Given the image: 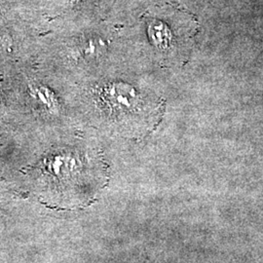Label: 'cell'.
<instances>
[{
  "label": "cell",
  "instance_id": "1",
  "mask_svg": "<svg viewBox=\"0 0 263 263\" xmlns=\"http://www.w3.org/2000/svg\"><path fill=\"white\" fill-rule=\"evenodd\" d=\"M101 98L106 107L113 113L132 112L141 105V95L131 85L112 82L105 85Z\"/></svg>",
  "mask_w": 263,
  "mask_h": 263
},
{
  "label": "cell",
  "instance_id": "2",
  "mask_svg": "<svg viewBox=\"0 0 263 263\" xmlns=\"http://www.w3.org/2000/svg\"><path fill=\"white\" fill-rule=\"evenodd\" d=\"M147 35L151 44L163 52L171 50L175 42L174 29L163 20H151L147 27Z\"/></svg>",
  "mask_w": 263,
  "mask_h": 263
},
{
  "label": "cell",
  "instance_id": "3",
  "mask_svg": "<svg viewBox=\"0 0 263 263\" xmlns=\"http://www.w3.org/2000/svg\"><path fill=\"white\" fill-rule=\"evenodd\" d=\"M107 49V43L100 35H88L79 44V52L83 59L96 60L103 56Z\"/></svg>",
  "mask_w": 263,
  "mask_h": 263
},
{
  "label": "cell",
  "instance_id": "4",
  "mask_svg": "<svg viewBox=\"0 0 263 263\" xmlns=\"http://www.w3.org/2000/svg\"><path fill=\"white\" fill-rule=\"evenodd\" d=\"M31 94L38 104L49 111H54L58 108V100L55 94L45 86H34L31 88Z\"/></svg>",
  "mask_w": 263,
  "mask_h": 263
},
{
  "label": "cell",
  "instance_id": "5",
  "mask_svg": "<svg viewBox=\"0 0 263 263\" xmlns=\"http://www.w3.org/2000/svg\"><path fill=\"white\" fill-rule=\"evenodd\" d=\"M12 43L11 38L6 34H0V53L7 50Z\"/></svg>",
  "mask_w": 263,
  "mask_h": 263
},
{
  "label": "cell",
  "instance_id": "6",
  "mask_svg": "<svg viewBox=\"0 0 263 263\" xmlns=\"http://www.w3.org/2000/svg\"><path fill=\"white\" fill-rule=\"evenodd\" d=\"M72 1H74V2H79V1H82V0H72Z\"/></svg>",
  "mask_w": 263,
  "mask_h": 263
}]
</instances>
